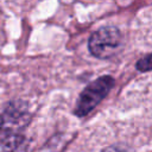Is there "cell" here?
Instances as JSON below:
<instances>
[{
	"label": "cell",
	"instance_id": "obj_1",
	"mask_svg": "<svg viewBox=\"0 0 152 152\" xmlns=\"http://www.w3.org/2000/svg\"><path fill=\"white\" fill-rule=\"evenodd\" d=\"M122 37L115 26H104L96 30L89 38V51L93 56L107 59L116 55L121 48Z\"/></svg>",
	"mask_w": 152,
	"mask_h": 152
},
{
	"label": "cell",
	"instance_id": "obj_2",
	"mask_svg": "<svg viewBox=\"0 0 152 152\" xmlns=\"http://www.w3.org/2000/svg\"><path fill=\"white\" fill-rule=\"evenodd\" d=\"M114 87V78L110 76H101L88 84L81 93L75 107L77 116H86L89 114L110 91Z\"/></svg>",
	"mask_w": 152,
	"mask_h": 152
},
{
	"label": "cell",
	"instance_id": "obj_4",
	"mask_svg": "<svg viewBox=\"0 0 152 152\" xmlns=\"http://www.w3.org/2000/svg\"><path fill=\"white\" fill-rule=\"evenodd\" d=\"M135 66L140 71H151L152 70V53L139 59Z\"/></svg>",
	"mask_w": 152,
	"mask_h": 152
},
{
	"label": "cell",
	"instance_id": "obj_5",
	"mask_svg": "<svg viewBox=\"0 0 152 152\" xmlns=\"http://www.w3.org/2000/svg\"><path fill=\"white\" fill-rule=\"evenodd\" d=\"M1 127H2V118L0 116V131H1Z\"/></svg>",
	"mask_w": 152,
	"mask_h": 152
},
{
	"label": "cell",
	"instance_id": "obj_3",
	"mask_svg": "<svg viewBox=\"0 0 152 152\" xmlns=\"http://www.w3.org/2000/svg\"><path fill=\"white\" fill-rule=\"evenodd\" d=\"M24 141L25 139L20 134L15 132H6L2 135L0 145L4 152H23Z\"/></svg>",
	"mask_w": 152,
	"mask_h": 152
}]
</instances>
